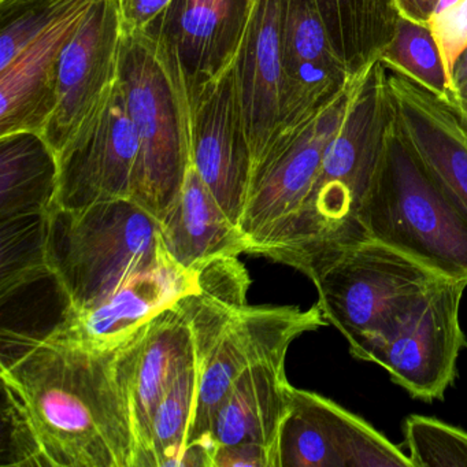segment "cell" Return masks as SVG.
Returning <instances> with one entry per match:
<instances>
[{
  "mask_svg": "<svg viewBox=\"0 0 467 467\" xmlns=\"http://www.w3.org/2000/svg\"><path fill=\"white\" fill-rule=\"evenodd\" d=\"M330 45L352 76L379 59L398 26L396 0H316Z\"/></svg>",
  "mask_w": 467,
  "mask_h": 467,
  "instance_id": "d4e9b609",
  "label": "cell"
},
{
  "mask_svg": "<svg viewBox=\"0 0 467 467\" xmlns=\"http://www.w3.org/2000/svg\"><path fill=\"white\" fill-rule=\"evenodd\" d=\"M362 73L355 76L310 121L278 136L254 171L240 220V229L250 244L248 254L256 255L302 206L321 168L327 146L348 113Z\"/></svg>",
  "mask_w": 467,
  "mask_h": 467,
  "instance_id": "52a82bcc",
  "label": "cell"
},
{
  "mask_svg": "<svg viewBox=\"0 0 467 467\" xmlns=\"http://www.w3.org/2000/svg\"><path fill=\"white\" fill-rule=\"evenodd\" d=\"M379 59L385 67L400 70L452 102L450 78L428 24L415 23L400 16L395 35Z\"/></svg>",
  "mask_w": 467,
  "mask_h": 467,
  "instance_id": "484cf974",
  "label": "cell"
},
{
  "mask_svg": "<svg viewBox=\"0 0 467 467\" xmlns=\"http://www.w3.org/2000/svg\"><path fill=\"white\" fill-rule=\"evenodd\" d=\"M162 250L160 223L132 199L84 209L53 207L46 256L67 310L92 307L151 266Z\"/></svg>",
  "mask_w": 467,
  "mask_h": 467,
  "instance_id": "5b68a950",
  "label": "cell"
},
{
  "mask_svg": "<svg viewBox=\"0 0 467 467\" xmlns=\"http://www.w3.org/2000/svg\"><path fill=\"white\" fill-rule=\"evenodd\" d=\"M439 4L440 0H396L400 16L420 24L431 21Z\"/></svg>",
  "mask_w": 467,
  "mask_h": 467,
  "instance_id": "836d02e7",
  "label": "cell"
},
{
  "mask_svg": "<svg viewBox=\"0 0 467 467\" xmlns=\"http://www.w3.org/2000/svg\"><path fill=\"white\" fill-rule=\"evenodd\" d=\"M428 26L451 78L456 59L467 48V0H456L450 6L437 10Z\"/></svg>",
  "mask_w": 467,
  "mask_h": 467,
  "instance_id": "4dcf8cb0",
  "label": "cell"
},
{
  "mask_svg": "<svg viewBox=\"0 0 467 467\" xmlns=\"http://www.w3.org/2000/svg\"><path fill=\"white\" fill-rule=\"evenodd\" d=\"M199 379L198 365L187 368L158 404L151 423V467H173L174 462L187 448Z\"/></svg>",
  "mask_w": 467,
  "mask_h": 467,
  "instance_id": "4316f807",
  "label": "cell"
},
{
  "mask_svg": "<svg viewBox=\"0 0 467 467\" xmlns=\"http://www.w3.org/2000/svg\"><path fill=\"white\" fill-rule=\"evenodd\" d=\"M236 73L253 152L254 174L269 152L280 124L281 0H250L237 46Z\"/></svg>",
  "mask_w": 467,
  "mask_h": 467,
  "instance_id": "e0dca14e",
  "label": "cell"
},
{
  "mask_svg": "<svg viewBox=\"0 0 467 467\" xmlns=\"http://www.w3.org/2000/svg\"><path fill=\"white\" fill-rule=\"evenodd\" d=\"M234 5H236L239 9H242L243 12H248V6H250V0H232Z\"/></svg>",
  "mask_w": 467,
  "mask_h": 467,
  "instance_id": "74e56055",
  "label": "cell"
},
{
  "mask_svg": "<svg viewBox=\"0 0 467 467\" xmlns=\"http://www.w3.org/2000/svg\"><path fill=\"white\" fill-rule=\"evenodd\" d=\"M94 0H72L67 9L9 67L0 70V136L45 132L57 108L59 61Z\"/></svg>",
  "mask_w": 467,
  "mask_h": 467,
  "instance_id": "ac0fdd59",
  "label": "cell"
},
{
  "mask_svg": "<svg viewBox=\"0 0 467 467\" xmlns=\"http://www.w3.org/2000/svg\"><path fill=\"white\" fill-rule=\"evenodd\" d=\"M58 155L39 132L0 136L2 220L47 214L56 206Z\"/></svg>",
  "mask_w": 467,
  "mask_h": 467,
  "instance_id": "603a6c76",
  "label": "cell"
},
{
  "mask_svg": "<svg viewBox=\"0 0 467 467\" xmlns=\"http://www.w3.org/2000/svg\"><path fill=\"white\" fill-rule=\"evenodd\" d=\"M195 284L196 273L180 266L162 243L160 256L151 266L92 307L80 311L65 308L61 321L45 337L91 351L119 348L157 314L190 294Z\"/></svg>",
  "mask_w": 467,
  "mask_h": 467,
  "instance_id": "4fadbf2b",
  "label": "cell"
},
{
  "mask_svg": "<svg viewBox=\"0 0 467 467\" xmlns=\"http://www.w3.org/2000/svg\"><path fill=\"white\" fill-rule=\"evenodd\" d=\"M281 45L283 94L275 140L310 121L355 78L336 56L316 0H281Z\"/></svg>",
  "mask_w": 467,
  "mask_h": 467,
  "instance_id": "5bb4252c",
  "label": "cell"
},
{
  "mask_svg": "<svg viewBox=\"0 0 467 467\" xmlns=\"http://www.w3.org/2000/svg\"><path fill=\"white\" fill-rule=\"evenodd\" d=\"M453 105L458 106L464 119H467V81L463 86L456 89L455 97H453Z\"/></svg>",
  "mask_w": 467,
  "mask_h": 467,
  "instance_id": "d590c367",
  "label": "cell"
},
{
  "mask_svg": "<svg viewBox=\"0 0 467 467\" xmlns=\"http://www.w3.org/2000/svg\"><path fill=\"white\" fill-rule=\"evenodd\" d=\"M362 226L444 280L467 283V215L412 151L396 117Z\"/></svg>",
  "mask_w": 467,
  "mask_h": 467,
  "instance_id": "8992f818",
  "label": "cell"
},
{
  "mask_svg": "<svg viewBox=\"0 0 467 467\" xmlns=\"http://www.w3.org/2000/svg\"><path fill=\"white\" fill-rule=\"evenodd\" d=\"M141 329L108 351L20 336L23 351L2 360L4 399L28 420L46 467H136L128 381Z\"/></svg>",
  "mask_w": 467,
  "mask_h": 467,
  "instance_id": "6da1fadb",
  "label": "cell"
},
{
  "mask_svg": "<svg viewBox=\"0 0 467 467\" xmlns=\"http://www.w3.org/2000/svg\"><path fill=\"white\" fill-rule=\"evenodd\" d=\"M404 444L412 467H467V433L436 418L409 415Z\"/></svg>",
  "mask_w": 467,
  "mask_h": 467,
  "instance_id": "f1b7e54d",
  "label": "cell"
},
{
  "mask_svg": "<svg viewBox=\"0 0 467 467\" xmlns=\"http://www.w3.org/2000/svg\"><path fill=\"white\" fill-rule=\"evenodd\" d=\"M466 288V281L442 280L371 358L412 398L442 400L455 381L459 354L467 347L459 321Z\"/></svg>",
  "mask_w": 467,
  "mask_h": 467,
  "instance_id": "9c48e42d",
  "label": "cell"
},
{
  "mask_svg": "<svg viewBox=\"0 0 467 467\" xmlns=\"http://www.w3.org/2000/svg\"><path fill=\"white\" fill-rule=\"evenodd\" d=\"M24 2H29V0H0V9H6L13 5L24 4Z\"/></svg>",
  "mask_w": 467,
  "mask_h": 467,
  "instance_id": "8d00e7d4",
  "label": "cell"
},
{
  "mask_svg": "<svg viewBox=\"0 0 467 467\" xmlns=\"http://www.w3.org/2000/svg\"><path fill=\"white\" fill-rule=\"evenodd\" d=\"M124 31H147L160 16L168 9L171 0H116Z\"/></svg>",
  "mask_w": 467,
  "mask_h": 467,
  "instance_id": "d6a6232c",
  "label": "cell"
},
{
  "mask_svg": "<svg viewBox=\"0 0 467 467\" xmlns=\"http://www.w3.org/2000/svg\"><path fill=\"white\" fill-rule=\"evenodd\" d=\"M450 81L451 89H452V97H455L456 89L463 86L467 81V48L461 54V57L456 59L452 73H451Z\"/></svg>",
  "mask_w": 467,
  "mask_h": 467,
  "instance_id": "e575fe53",
  "label": "cell"
},
{
  "mask_svg": "<svg viewBox=\"0 0 467 467\" xmlns=\"http://www.w3.org/2000/svg\"><path fill=\"white\" fill-rule=\"evenodd\" d=\"M384 69L399 130L467 215V119L458 106L414 78L385 65Z\"/></svg>",
  "mask_w": 467,
  "mask_h": 467,
  "instance_id": "9a60e30c",
  "label": "cell"
},
{
  "mask_svg": "<svg viewBox=\"0 0 467 467\" xmlns=\"http://www.w3.org/2000/svg\"><path fill=\"white\" fill-rule=\"evenodd\" d=\"M160 236L171 258L191 273L221 256L248 254L242 229L221 209L191 163L179 198L160 221Z\"/></svg>",
  "mask_w": 467,
  "mask_h": 467,
  "instance_id": "7402d4cb",
  "label": "cell"
},
{
  "mask_svg": "<svg viewBox=\"0 0 467 467\" xmlns=\"http://www.w3.org/2000/svg\"><path fill=\"white\" fill-rule=\"evenodd\" d=\"M327 324L352 357L374 352L444 278L406 254L366 236L322 258L308 273Z\"/></svg>",
  "mask_w": 467,
  "mask_h": 467,
  "instance_id": "277c9868",
  "label": "cell"
},
{
  "mask_svg": "<svg viewBox=\"0 0 467 467\" xmlns=\"http://www.w3.org/2000/svg\"><path fill=\"white\" fill-rule=\"evenodd\" d=\"M213 467H277V458L261 445H218Z\"/></svg>",
  "mask_w": 467,
  "mask_h": 467,
  "instance_id": "1f68e13d",
  "label": "cell"
},
{
  "mask_svg": "<svg viewBox=\"0 0 467 467\" xmlns=\"http://www.w3.org/2000/svg\"><path fill=\"white\" fill-rule=\"evenodd\" d=\"M250 286V275L239 256H221L198 270L195 288L177 302L192 330L199 370L232 319L247 306Z\"/></svg>",
  "mask_w": 467,
  "mask_h": 467,
  "instance_id": "cb8c5ba5",
  "label": "cell"
},
{
  "mask_svg": "<svg viewBox=\"0 0 467 467\" xmlns=\"http://www.w3.org/2000/svg\"><path fill=\"white\" fill-rule=\"evenodd\" d=\"M119 83L140 141L130 199L160 221L191 165L187 78L173 48L149 29L125 32Z\"/></svg>",
  "mask_w": 467,
  "mask_h": 467,
  "instance_id": "3957f363",
  "label": "cell"
},
{
  "mask_svg": "<svg viewBox=\"0 0 467 467\" xmlns=\"http://www.w3.org/2000/svg\"><path fill=\"white\" fill-rule=\"evenodd\" d=\"M379 442V431L362 418L294 387L278 437V467H362Z\"/></svg>",
  "mask_w": 467,
  "mask_h": 467,
  "instance_id": "2e32d148",
  "label": "cell"
},
{
  "mask_svg": "<svg viewBox=\"0 0 467 467\" xmlns=\"http://www.w3.org/2000/svg\"><path fill=\"white\" fill-rule=\"evenodd\" d=\"M47 214L2 220V296L50 277L46 256Z\"/></svg>",
  "mask_w": 467,
  "mask_h": 467,
  "instance_id": "83f0119b",
  "label": "cell"
},
{
  "mask_svg": "<svg viewBox=\"0 0 467 467\" xmlns=\"http://www.w3.org/2000/svg\"><path fill=\"white\" fill-rule=\"evenodd\" d=\"M286 354L262 360L234 382L212 420L209 439L215 445L255 444L277 458L278 437L291 404L285 374Z\"/></svg>",
  "mask_w": 467,
  "mask_h": 467,
  "instance_id": "44dd1931",
  "label": "cell"
},
{
  "mask_svg": "<svg viewBox=\"0 0 467 467\" xmlns=\"http://www.w3.org/2000/svg\"><path fill=\"white\" fill-rule=\"evenodd\" d=\"M327 324L318 303L307 310L297 306L247 305L242 308L201 370L188 445L210 440L213 417L243 371L286 354L297 337Z\"/></svg>",
  "mask_w": 467,
  "mask_h": 467,
  "instance_id": "8fae6325",
  "label": "cell"
},
{
  "mask_svg": "<svg viewBox=\"0 0 467 467\" xmlns=\"http://www.w3.org/2000/svg\"><path fill=\"white\" fill-rule=\"evenodd\" d=\"M70 4L72 0H29L0 9V70L9 67Z\"/></svg>",
  "mask_w": 467,
  "mask_h": 467,
  "instance_id": "f546056e",
  "label": "cell"
},
{
  "mask_svg": "<svg viewBox=\"0 0 467 467\" xmlns=\"http://www.w3.org/2000/svg\"><path fill=\"white\" fill-rule=\"evenodd\" d=\"M395 110L384 65L374 61L360 76L354 99L327 146L310 192L256 255L307 275L325 256L368 236L362 212L387 151Z\"/></svg>",
  "mask_w": 467,
  "mask_h": 467,
  "instance_id": "7a4b0ae2",
  "label": "cell"
},
{
  "mask_svg": "<svg viewBox=\"0 0 467 467\" xmlns=\"http://www.w3.org/2000/svg\"><path fill=\"white\" fill-rule=\"evenodd\" d=\"M139 150L140 141L117 83L91 121L58 155L54 207L84 209L99 202L130 199Z\"/></svg>",
  "mask_w": 467,
  "mask_h": 467,
  "instance_id": "7c38bea8",
  "label": "cell"
},
{
  "mask_svg": "<svg viewBox=\"0 0 467 467\" xmlns=\"http://www.w3.org/2000/svg\"><path fill=\"white\" fill-rule=\"evenodd\" d=\"M124 36L116 0H94L59 61L57 108L43 132L57 155L91 121L119 83Z\"/></svg>",
  "mask_w": 467,
  "mask_h": 467,
  "instance_id": "30bf717a",
  "label": "cell"
},
{
  "mask_svg": "<svg viewBox=\"0 0 467 467\" xmlns=\"http://www.w3.org/2000/svg\"><path fill=\"white\" fill-rule=\"evenodd\" d=\"M195 365L192 330L176 302L144 325L128 382L138 442L136 467H151L155 410L180 374Z\"/></svg>",
  "mask_w": 467,
  "mask_h": 467,
  "instance_id": "d6986e66",
  "label": "cell"
},
{
  "mask_svg": "<svg viewBox=\"0 0 467 467\" xmlns=\"http://www.w3.org/2000/svg\"><path fill=\"white\" fill-rule=\"evenodd\" d=\"M245 17L232 0H171L149 29L173 48L188 86H193L234 59Z\"/></svg>",
  "mask_w": 467,
  "mask_h": 467,
  "instance_id": "ffe728a7",
  "label": "cell"
},
{
  "mask_svg": "<svg viewBox=\"0 0 467 467\" xmlns=\"http://www.w3.org/2000/svg\"><path fill=\"white\" fill-rule=\"evenodd\" d=\"M190 88L191 163L221 209L240 228L254 161L237 83L236 56Z\"/></svg>",
  "mask_w": 467,
  "mask_h": 467,
  "instance_id": "ba28073f",
  "label": "cell"
}]
</instances>
